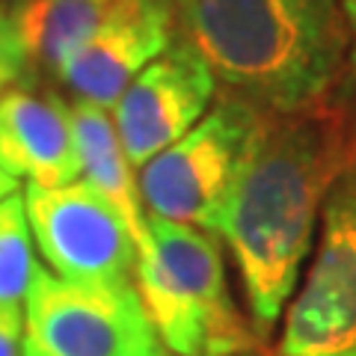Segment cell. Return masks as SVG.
Segmentation results:
<instances>
[{
	"instance_id": "6da1fadb",
	"label": "cell",
	"mask_w": 356,
	"mask_h": 356,
	"mask_svg": "<svg viewBox=\"0 0 356 356\" xmlns=\"http://www.w3.org/2000/svg\"><path fill=\"white\" fill-rule=\"evenodd\" d=\"M356 131V110L321 102L294 113H264L222 211L250 324L267 339L294 297L315 243L321 205Z\"/></svg>"
},
{
	"instance_id": "7a4b0ae2",
	"label": "cell",
	"mask_w": 356,
	"mask_h": 356,
	"mask_svg": "<svg viewBox=\"0 0 356 356\" xmlns=\"http://www.w3.org/2000/svg\"><path fill=\"white\" fill-rule=\"evenodd\" d=\"M172 9L211 74L264 113L327 102L348 65L339 0H172Z\"/></svg>"
},
{
	"instance_id": "3957f363",
	"label": "cell",
	"mask_w": 356,
	"mask_h": 356,
	"mask_svg": "<svg viewBox=\"0 0 356 356\" xmlns=\"http://www.w3.org/2000/svg\"><path fill=\"white\" fill-rule=\"evenodd\" d=\"M152 255H137L134 285L166 350L175 356H259V332L232 297L217 238L149 217Z\"/></svg>"
},
{
	"instance_id": "277c9868",
	"label": "cell",
	"mask_w": 356,
	"mask_h": 356,
	"mask_svg": "<svg viewBox=\"0 0 356 356\" xmlns=\"http://www.w3.org/2000/svg\"><path fill=\"white\" fill-rule=\"evenodd\" d=\"M261 116L264 110L238 95L214 98L184 137L140 166L137 184L146 214L217 235Z\"/></svg>"
},
{
	"instance_id": "5b68a950",
	"label": "cell",
	"mask_w": 356,
	"mask_h": 356,
	"mask_svg": "<svg viewBox=\"0 0 356 356\" xmlns=\"http://www.w3.org/2000/svg\"><path fill=\"white\" fill-rule=\"evenodd\" d=\"M276 356H356V131L318 217V243L285 306Z\"/></svg>"
},
{
	"instance_id": "8992f818",
	"label": "cell",
	"mask_w": 356,
	"mask_h": 356,
	"mask_svg": "<svg viewBox=\"0 0 356 356\" xmlns=\"http://www.w3.org/2000/svg\"><path fill=\"white\" fill-rule=\"evenodd\" d=\"M161 339L137 285L104 288L36 267L24 303L21 356H158Z\"/></svg>"
},
{
	"instance_id": "52a82bcc",
	"label": "cell",
	"mask_w": 356,
	"mask_h": 356,
	"mask_svg": "<svg viewBox=\"0 0 356 356\" xmlns=\"http://www.w3.org/2000/svg\"><path fill=\"white\" fill-rule=\"evenodd\" d=\"M24 211L44 267L81 285L128 288L137 270V243L107 199L74 178L60 187L24 184Z\"/></svg>"
},
{
	"instance_id": "ba28073f",
	"label": "cell",
	"mask_w": 356,
	"mask_h": 356,
	"mask_svg": "<svg viewBox=\"0 0 356 356\" xmlns=\"http://www.w3.org/2000/svg\"><path fill=\"white\" fill-rule=\"evenodd\" d=\"M217 98V77L211 74L191 42L178 36L143 69L110 110L134 170L172 146L202 119Z\"/></svg>"
},
{
	"instance_id": "9c48e42d",
	"label": "cell",
	"mask_w": 356,
	"mask_h": 356,
	"mask_svg": "<svg viewBox=\"0 0 356 356\" xmlns=\"http://www.w3.org/2000/svg\"><path fill=\"white\" fill-rule=\"evenodd\" d=\"M175 39L172 0H116L107 21L60 69L74 102L113 110L119 95Z\"/></svg>"
},
{
	"instance_id": "30bf717a",
	"label": "cell",
	"mask_w": 356,
	"mask_h": 356,
	"mask_svg": "<svg viewBox=\"0 0 356 356\" xmlns=\"http://www.w3.org/2000/svg\"><path fill=\"white\" fill-rule=\"evenodd\" d=\"M0 166L39 187L81 178L72 104L60 92L18 81L0 95Z\"/></svg>"
},
{
	"instance_id": "8fae6325",
	"label": "cell",
	"mask_w": 356,
	"mask_h": 356,
	"mask_svg": "<svg viewBox=\"0 0 356 356\" xmlns=\"http://www.w3.org/2000/svg\"><path fill=\"white\" fill-rule=\"evenodd\" d=\"M72 116L77 131V152H81V178L119 211L134 243H137V255H152L154 241L149 232V214L140 196L134 163L122 149L110 110L86 102H72Z\"/></svg>"
},
{
	"instance_id": "7c38bea8",
	"label": "cell",
	"mask_w": 356,
	"mask_h": 356,
	"mask_svg": "<svg viewBox=\"0 0 356 356\" xmlns=\"http://www.w3.org/2000/svg\"><path fill=\"white\" fill-rule=\"evenodd\" d=\"M116 0H15L9 6L27 63L60 74L72 54L113 13Z\"/></svg>"
},
{
	"instance_id": "4fadbf2b",
	"label": "cell",
	"mask_w": 356,
	"mask_h": 356,
	"mask_svg": "<svg viewBox=\"0 0 356 356\" xmlns=\"http://www.w3.org/2000/svg\"><path fill=\"white\" fill-rule=\"evenodd\" d=\"M33 247L24 193L0 199V312L6 315H24L27 291L39 267Z\"/></svg>"
},
{
	"instance_id": "5bb4252c",
	"label": "cell",
	"mask_w": 356,
	"mask_h": 356,
	"mask_svg": "<svg viewBox=\"0 0 356 356\" xmlns=\"http://www.w3.org/2000/svg\"><path fill=\"white\" fill-rule=\"evenodd\" d=\"M27 65L30 63H27L18 30H15L13 13H9V6L0 3V95L24 77Z\"/></svg>"
},
{
	"instance_id": "9a60e30c",
	"label": "cell",
	"mask_w": 356,
	"mask_h": 356,
	"mask_svg": "<svg viewBox=\"0 0 356 356\" xmlns=\"http://www.w3.org/2000/svg\"><path fill=\"white\" fill-rule=\"evenodd\" d=\"M21 336H24V315L0 312V356H21Z\"/></svg>"
},
{
	"instance_id": "2e32d148",
	"label": "cell",
	"mask_w": 356,
	"mask_h": 356,
	"mask_svg": "<svg viewBox=\"0 0 356 356\" xmlns=\"http://www.w3.org/2000/svg\"><path fill=\"white\" fill-rule=\"evenodd\" d=\"M339 3H341L344 24H348V39H350V48H348V74H350V86H356V0H339Z\"/></svg>"
},
{
	"instance_id": "e0dca14e",
	"label": "cell",
	"mask_w": 356,
	"mask_h": 356,
	"mask_svg": "<svg viewBox=\"0 0 356 356\" xmlns=\"http://www.w3.org/2000/svg\"><path fill=\"white\" fill-rule=\"evenodd\" d=\"M18 191H21V181H18V178H13V175L3 170V166H0V199L13 196V193H18Z\"/></svg>"
},
{
	"instance_id": "ac0fdd59",
	"label": "cell",
	"mask_w": 356,
	"mask_h": 356,
	"mask_svg": "<svg viewBox=\"0 0 356 356\" xmlns=\"http://www.w3.org/2000/svg\"><path fill=\"white\" fill-rule=\"evenodd\" d=\"M158 356H175V353H170V350H158Z\"/></svg>"
}]
</instances>
